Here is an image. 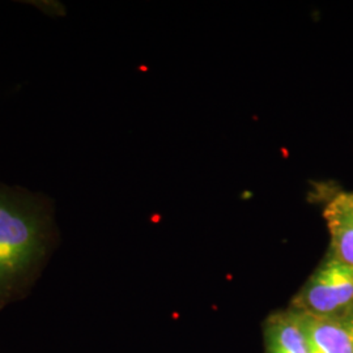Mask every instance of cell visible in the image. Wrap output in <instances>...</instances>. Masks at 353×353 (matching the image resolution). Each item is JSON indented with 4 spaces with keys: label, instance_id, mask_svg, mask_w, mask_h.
<instances>
[{
    "label": "cell",
    "instance_id": "cell-5",
    "mask_svg": "<svg viewBox=\"0 0 353 353\" xmlns=\"http://www.w3.org/2000/svg\"><path fill=\"white\" fill-rule=\"evenodd\" d=\"M268 353H310L296 312L272 316L265 328Z\"/></svg>",
    "mask_w": 353,
    "mask_h": 353
},
{
    "label": "cell",
    "instance_id": "cell-1",
    "mask_svg": "<svg viewBox=\"0 0 353 353\" xmlns=\"http://www.w3.org/2000/svg\"><path fill=\"white\" fill-rule=\"evenodd\" d=\"M54 230V204L41 192L0 182V301L37 271Z\"/></svg>",
    "mask_w": 353,
    "mask_h": 353
},
{
    "label": "cell",
    "instance_id": "cell-7",
    "mask_svg": "<svg viewBox=\"0 0 353 353\" xmlns=\"http://www.w3.org/2000/svg\"><path fill=\"white\" fill-rule=\"evenodd\" d=\"M338 318H339L343 327L345 328V331H347V334H348V336H350V339H351L353 344V305L347 312H344Z\"/></svg>",
    "mask_w": 353,
    "mask_h": 353
},
{
    "label": "cell",
    "instance_id": "cell-4",
    "mask_svg": "<svg viewBox=\"0 0 353 353\" xmlns=\"http://www.w3.org/2000/svg\"><path fill=\"white\" fill-rule=\"evenodd\" d=\"M326 220L331 233L334 259L353 267V203L351 194H341L328 204Z\"/></svg>",
    "mask_w": 353,
    "mask_h": 353
},
{
    "label": "cell",
    "instance_id": "cell-2",
    "mask_svg": "<svg viewBox=\"0 0 353 353\" xmlns=\"http://www.w3.org/2000/svg\"><path fill=\"white\" fill-rule=\"evenodd\" d=\"M299 312L338 316L353 305V267L330 259L294 299Z\"/></svg>",
    "mask_w": 353,
    "mask_h": 353
},
{
    "label": "cell",
    "instance_id": "cell-6",
    "mask_svg": "<svg viewBox=\"0 0 353 353\" xmlns=\"http://www.w3.org/2000/svg\"><path fill=\"white\" fill-rule=\"evenodd\" d=\"M33 7L38 8L39 11L51 17H63L65 16V7L63 3L57 0H37V1H29Z\"/></svg>",
    "mask_w": 353,
    "mask_h": 353
},
{
    "label": "cell",
    "instance_id": "cell-8",
    "mask_svg": "<svg viewBox=\"0 0 353 353\" xmlns=\"http://www.w3.org/2000/svg\"><path fill=\"white\" fill-rule=\"evenodd\" d=\"M351 196H352V203H353V194H351Z\"/></svg>",
    "mask_w": 353,
    "mask_h": 353
},
{
    "label": "cell",
    "instance_id": "cell-3",
    "mask_svg": "<svg viewBox=\"0 0 353 353\" xmlns=\"http://www.w3.org/2000/svg\"><path fill=\"white\" fill-rule=\"evenodd\" d=\"M310 353H353V344L338 316L296 312Z\"/></svg>",
    "mask_w": 353,
    "mask_h": 353
}]
</instances>
